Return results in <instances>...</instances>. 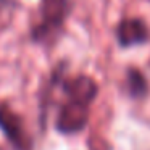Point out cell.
Segmentation results:
<instances>
[{
  "instance_id": "7",
  "label": "cell",
  "mask_w": 150,
  "mask_h": 150,
  "mask_svg": "<svg viewBox=\"0 0 150 150\" xmlns=\"http://www.w3.org/2000/svg\"><path fill=\"white\" fill-rule=\"evenodd\" d=\"M0 150H2V149H0Z\"/></svg>"
},
{
  "instance_id": "6",
  "label": "cell",
  "mask_w": 150,
  "mask_h": 150,
  "mask_svg": "<svg viewBox=\"0 0 150 150\" xmlns=\"http://www.w3.org/2000/svg\"><path fill=\"white\" fill-rule=\"evenodd\" d=\"M129 89H131V94L139 97V95H144L147 91L145 87V79L142 78L139 71H131L129 73Z\"/></svg>"
},
{
  "instance_id": "1",
  "label": "cell",
  "mask_w": 150,
  "mask_h": 150,
  "mask_svg": "<svg viewBox=\"0 0 150 150\" xmlns=\"http://www.w3.org/2000/svg\"><path fill=\"white\" fill-rule=\"evenodd\" d=\"M0 129L18 150L29 149V139L23 127V121L8 105H0Z\"/></svg>"
},
{
  "instance_id": "2",
  "label": "cell",
  "mask_w": 150,
  "mask_h": 150,
  "mask_svg": "<svg viewBox=\"0 0 150 150\" xmlns=\"http://www.w3.org/2000/svg\"><path fill=\"white\" fill-rule=\"evenodd\" d=\"M87 105L78 103V102H68L65 107L62 108L58 115V121H57V127L62 132H76V131L82 129L87 123Z\"/></svg>"
},
{
  "instance_id": "4",
  "label": "cell",
  "mask_w": 150,
  "mask_h": 150,
  "mask_svg": "<svg viewBox=\"0 0 150 150\" xmlns=\"http://www.w3.org/2000/svg\"><path fill=\"white\" fill-rule=\"evenodd\" d=\"M118 39L123 47L140 44L147 39V28L140 20H126L118 28Z\"/></svg>"
},
{
  "instance_id": "5",
  "label": "cell",
  "mask_w": 150,
  "mask_h": 150,
  "mask_svg": "<svg viewBox=\"0 0 150 150\" xmlns=\"http://www.w3.org/2000/svg\"><path fill=\"white\" fill-rule=\"evenodd\" d=\"M68 11L66 0H42L40 2V15L47 26H58L65 20Z\"/></svg>"
},
{
  "instance_id": "3",
  "label": "cell",
  "mask_w": 150,
  "mask_h": 150,
  "mask_svg": "<svg viewBox=\"0 0 150 150\" xmlns=\"http://www.w3.org/2000/svg\"><path fill=\"white\" fill-rule=\"evenodd\" d=\"M65 91L71 97V102L89 105L97 95V84L87 76H79L66 82Z\"/></svg>"
}]
</instances>
